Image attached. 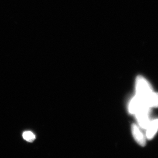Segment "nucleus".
Wrapping results in <instances>:
<instances>
[{"label": "nucleus", "instance_id": "nucleus-1", "mask_svg": "<svg viewBox=\"0 0 158 158\" xmlns=\"http://www.w3.org/2000/svg\"><path fill=\"white\" fill-rule=\"evenodd\" d=\"M135 91V96L141 99H144L153 92L151 85L142 76H138L136 78Z\"/></svg>", "mask_w": 158, "mask_h": 158}, {"label": "nucleus", "instance_id": "nucleus-2", "mask_svg": "<svg viewBox=\"0 0 158 158\" xmlns=\"http://www.w3.org/2000/svg\"><path fill=\"white\" fill-rule=\"evenodd\" d=\"M151 108L145 107L140 110L134 114L135 115L138 124L142 129H146L147 126L151 121L150 119Z\"/></svg>", "mask_w": 158, "mask_h": 158}, {"label": "nucleus", "instance_id": "nucleus-3", "mask_svg": "<svg viewBox=\"0 0 158 158\" xmlns=\"http://www.w3.org/2000/svg\"><path fill=\"white\" fill-rule=\"evenodd\" d=\"M132 133L136 142L139 145H140L142 147H143L146 145L145 137L139 128L138 125L135 124L132 125Z\"/></svg>", "mask_w": 158, "mask_h": 158}, {"label": "nucleus", "instance_id": "nucleus-4", "mask_svg": "<svg viewBox=\"0 0 158 158\" xmlns=\"http://www.w3.org/2000/svg\"><path fill=\"white\" fill-rule=\"evenodd\" d=\"M146 136L148 139H151L155 135L158 131V119L151 120L147 126Z\"/></svg>", "mask_w": 158, "mask_h": 158}, {"label": "nucleus", "instance_id": "nucleus-5", "mask_svg": "<svg viewBox=\"0 0 158 158\" xmlns=\"http://www.w3.org/2000/svg\"><path fill=\"white\" fill-rule=\"evenodd\" d=\"M141 100L148 107L151 108L158 107V93H155L153 91L152 93L147 96L146 98Z\"/></svg>", "mask_w": 158, "mask_h": 158}, {"label": "nucleus", "instance_id": "nucleus-6", "mask_svg": "<svg viewBox=\"0 0 158 158\" xmlns=\"http://www.w3.org/2000/svg\"><path fill=\"white\" fill-rule=\"evenodd\" d=\"M23 139L28 142L34 141L35 139V135L31 131H25L23 133Z\"/></svg>", "mask_w": 158, "mask_h": 158}]
</instances>
